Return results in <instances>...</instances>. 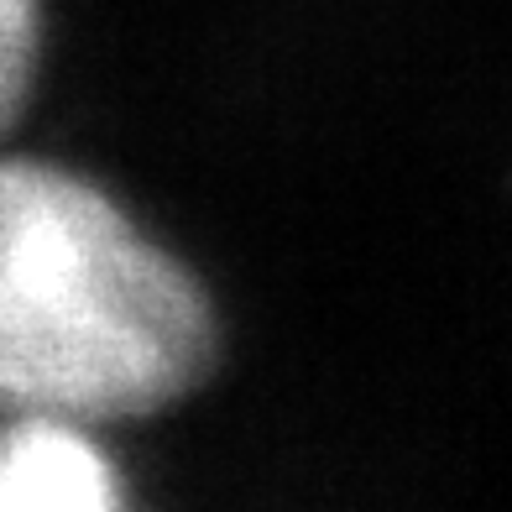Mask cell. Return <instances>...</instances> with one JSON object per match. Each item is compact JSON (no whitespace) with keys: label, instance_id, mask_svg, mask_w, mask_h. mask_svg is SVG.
Segmentation results:
<instances>
[{"label":"cell","instance_id":"6da1fadb","mask_svg":"<svg viewBox=\"0 0 512 512\" xmlns=\"http://www.w3.org/2000/svg\"><path fill=\"white\" fill-rule=\"evenodd\" d=\"M215 361L220 314L183 256L95 178L0 147V413L142 424Z\"/></svg>","mask_w":512,"mask_h":512},{"label":"cell","instance_id":"7a4b0ae2","mask_svg":"<svg viewBox=\"0 0 512 512\" xmlns=\"http://www.w3.org/2000/svg\"><path fill=\"white\" fill-rule=\"evenodd\" d=\"M126 481L105 429L48 413H0V512H115Z\"/></svg>","mask_w":512,"mask_h":512},{"label":"cell","instance_id":"3957f363","mask_svg":"<svg viewBox=\"0 0 512 512\" xmlns=\"http://www.w3.org/2000/svg\"><path fill=\"white\" fill-rule=\"evenodd\" d=\"M42 63V0H0V147L21 126Z\"/></svg>","mask_w":512,"mask_h":512}]
</instances>
